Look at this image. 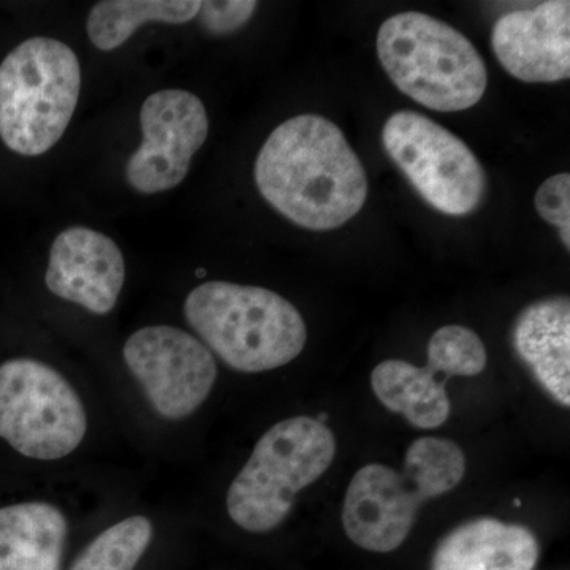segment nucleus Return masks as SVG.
Wrapping results in <instances>:
<instances>
[{"mask_svg":"<svg viewBox=\"0 0 570 570\" xmlns=\"http://www.w3.org/2000/svg\"><path fill=\"white\" fill-rule=\"evenodd\" d=\"M258 193L307 230H335L362 212L365 168L335 122L302 115L277 126L255 160Z\"/></svg>","mask_w":570,"mask_h":570,"instance_id":"1","label":"nucleus"},{"mask_svg":"<svg viewBox=\"0 0 570 570\" xmlns=\"http://www.w3.org/2000/svg\"><path fill=\"white\" fill-rule=\"evenodd\" d=\"M184 316L225 365L242 373L287 365L306 346L302 314L264 287L223 281L198 285L184 303Z\"/></svg>","mask_w":570,"mask_h":570,"instance_id":"2","label":"nucleus"},{"mask_svg":"<svg viewBox=\"0 0 570 570\" xmlns=\"http://www.w3.org/2000/svg\"><path fill=\"white\" fill-rule=\"evenodd\" d=\"M377 56L401 92L430 110H469L485 96V61L448 22L419 11L389 18L377 33Z\"/></svg>","mask_w":570,"mask_h":570,"instance_id":"3","label":"nucleus"},{"mask_svg":"<svg viewBox=\"0 0 570 570\" xmlns=\"http://www.w3.org/2000/svg\"><path fill=\"white\" fill-rule=\"evenodd\" d=\"M81 67L69 45L48 37L22 41L0 63V138L36 157L58 145L77 110Z\"/></svg>","mask_w":570,"mask_h":570,"instance_id":"4","label":"nucleus"},{"mask_svg":"<svg viewBox=\"0 0 570 570\" xmlns=\"http://www.w3.org/2000/svg\"><path fill=\"white\" fill-rule=\"evenodd\" d=\"M335 455V436L318 420L292 417L276 423L258 439L232 483L228 515L249 532L275 530L291 512L296 494L321 479Z\"/></svg>","mask_w":570,"mask_h":570,"instance_id":"5","label":"nucleus"},{"mask_svg":"<svg viewBox=\"0 0 570 570\" xmlns=\"http://www.w3.org/2000/svg\"><path fill=\"white\" fill-rule=\"evenodd\" d=\"M88 417L69 382L45 363L0 365V439L33 460H61L81 444Z\"/></svg>","mask_w":570,"mask_h":570,"instance_id":"6","label":"nucleus"},{"mask_svg":"<svg viewBox=\"0 0 570 570\" xmlns=\"http://www.w3.org/2000/svg\"><path fill=\"white\" fill-rule=\"evenodd\" d=\"M390 159L420 197L439 213L466 216L482 205L487 175L475 154L455 134L417 111H397L382 130Z\"/></svg>","mask_w":570,"mask_h":570,"instance_id":"7","label":"nucleus"},{"mask_svg":"<svg viewBox=\"0 0 570 570\" xmlns=\"http://www.w3.org/2000/svg\"><path fill=\"white\" fill-rule=\"evenodd\" d=\"M124 360L165 419L194 414L212 393L216 360L204 343L168 325L145 326L124 344Z\"/></svg>","mask_w":570,"mask_h":570,"instance_id":"8","label":"nucleus"},{"mask_svg":"<svg viewBox=\"0 0 570 570\" xmlns=\"http://www.w3.org/2000/svg\"><path fill=\"white\" fill-rule=\"evenodd\" d=\"M140 126L142 141L127 163V183L142 195L175 189L208 138L204 102L181 89L154 92L141 105Z\"/></svg>","mask_w":570,"mask_h":570,"instance_id":"9","label":"nucleus"},{"mask_svg":"<svg viewBox=\"0 0 570 570\" xmlns=\"http://www.w3.org/2000/svg\"><path fill=\"white\" fill-rule=\"evenodd\" d=\"M425 494L406 471L366 464L356 471L346 499L343 524L347 538L367 551L396 550L415 523Z\"/></svg>","mask_w":570,"mask_h":570,"instance_id":"10","label":"nucleus"},{"mask_svg":"<svg viewBox=\"0 0 570 570\" xmlns=\"http://www.w3.org/2000/svg\"><path fill=\"white\" fill-rule=\"evenodd\" d=\"M491 47L517 80H569L570 2L549 0L534 9L510 11L494 24Z\"/></svg>","mask_w":570,"mask_h":570,"instance_id":"11","label":"nucleus"},{"mask_svg":"<svg viewBox=\"0 0 570 570\" xmlns=\"http://www.w3.org/2000/svg\"><path fill=\"white\" fill-rule=\"evenodd\" d=\"M124 281L126 262L110 236L70 227L52 243L45 283L59 298L104 316L118 303Z\"/></svg>","mask_w":570,"mask_h":570,"instance_id":"12","label":"nucleus"},{"mask_svg":"<svg viewBox=\"0 0 570 570\" xmlns=\"http://www.w3.org/2000/svg\"><path fill=\"white\" fill-rule=\"evenodd\" d=\"M512 343L542 389L570 406V302L553 296L532 303L517 318Z\"/></svg>","mask_w":570,"mask_h":570,"instance_id":"13","label":"nucleus"},{"mask_svg":"<svg viewBox=\"0 0 570 570\" xmlns=\"http://www.w3.org/2000/svg\"><path fill=\"white\" fill-rule=\"evenodd\" d=\"M538 560V539L530 530L479 519L442 539L431 570H532Z\"/></svg>","mask_w":570,"mask_h":570,"instance_id":"14","label":"nucleus"},{"mask_svg":"<svg viewBox=\"0 0 570 570\" xmlns=\"http://www.w3.org/2000/svg\"><path fill=\"white\" fill-rule=\"evenodd\" d=\"M69 524L47 502L0 509V570H61Z\"/></svg>","mask_w":570,"mask_h":570,"instance_id":"15","label":"nucleus"},{"mask_svg":"<svg viewBox=\"0 0 570 570\" xmlns=\"http://www.w3.org/2000/svg\"><path fill=\"white\" fill-rule=\"evenodd\" d=\"M371 385L385 407L403 415L415 428L434 430L448 422L450 400L445 381L428 366L387 360L374 367Z\"/></svg>","mask_w":570,"mask_h":570,"instance_id":"16","label":"nucleus"},{"mask_svg":"<svg viewBox=\"0 0 570 570\" xmlns=\"http://www.w3.org/2000/svg\"><path fill=\"white\" fill-rule=\"evenodd\" d=\"M198 10V0H104L92 7L86 29L97 50L112 51L146 22L186 24Z\"/></svg>","mask_w":570,"mask_h":570,"instance_id":"17","label":"nucleus"},{"mask_svg":"<svg viewBox=\"0 0 570 570\" xmlns=\"http://www.w3.org/2000/svg\"><path fill=\"white\" fill-rule=\"evenodd\" d=\"M151 539V521L141 515L129 517L97 535L70 570H134Z\"/></svg>","mask_w":570,"mask_h":570,"instance_id":"18","label":"nucleus"},{"mask_svg":"<svg viewBox=\"0 0 570 570\" xmlns=\"http://www.w3.org/2000/svg\"><path fill=\"white\" fill-rule=\"evenodd\" d=\"M404 471L417 482L426 499L455 489L466 472V459L455 442L441 438H420L412 442Z\"/></svg>","mask_w":570,"mask_h":570,"instance_id":"19","label":"nucleus"},{"mask_svg":"<svg viewBox=\"0 0 570 570\" xmlns=\"http://www.w3.org/2000/svg\"><path fill=\"white\" fill-rule=\"evenodd\" d=\"M489 356L478 333L463 325L439 328L428 343V367L439 377L478 376L485 370Z\"/></svg>","mask_w":570,"mask_h":570,"instance_id":"20","label":"nucleus"},{"mask_svg":"<svg viewBox=\"0 0 570 570\" xmlns=\"http://www.w3.org/2000/svg\"><path fill=\"white\" fill-rule=\"evenodd\" d=\"M535 209L547 223L560 230L562 245L570 249V175L547 179L535 194Z\"/></svg>","mask_w":570,"mask_h":570,"instance_id":"21","label":"nucleus"},{"mask_svg":"<svg viewBox=\"0 0 570 570\" xmlns=\"http://www.w3.org/2000/svg\"><path fill=\"white\" fill-rule=\"evenodd\" d=\"M257 2L254 0H208L200 2L197 17L206 31L224 36L242 29L253 17Z\"/></svg>","mask_w":570,"mask_h":570,"instance_id":"22","label":"nucleus"},{"mask_svg":"<svg viewBox=\"0 0 570 570\" xmlns=\"http://www.w3.org/2000/svg\"><path fill=\"white\" fill-rule=\"evenodd\" d=\"M197 276L198 277H204L205 276V269H198Z\"/></svg>","mask_w":570,"mask_h":570,"instance_id":"23","label":"nucleus"}]
</instances>
